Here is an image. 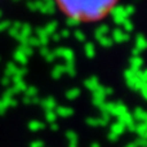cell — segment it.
<instances>
[{"mask_svg": "<svg viewBox=\"0 0 147 147\" xmlns=\"http://www.w3.org/2000/svg\"><path fill=\"white\" fill-rule=\"evenodd\" d=\"M65 18L74 23H96L116 9L119 0H53Z\"/></svg>", "mask_w": 147, "mask_h": 147, "instance_id": "6da1fadb", "label": "cell"}]
</instances>
